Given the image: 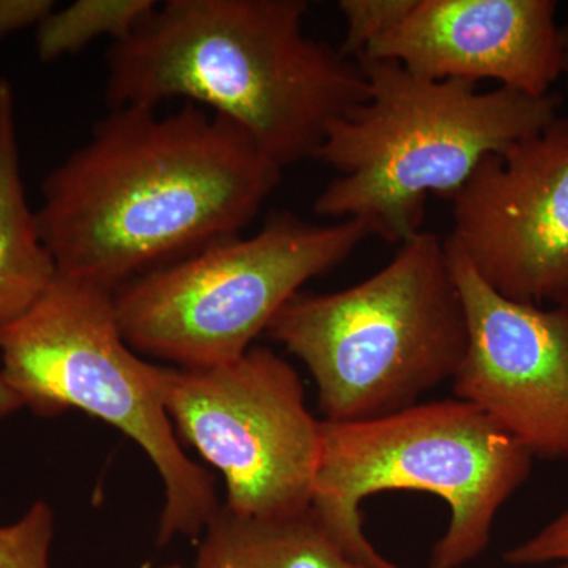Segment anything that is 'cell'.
I'll return each instance as SVG.
<instances>
[{
	"label": "cell",
	"mask_w": 568,
	"mask_h": 568,
	"mask_svg": "<svg viewBox=\"0 0 568 568\" xmlns=\"http://www.w3.org/2000/svg\"><path fill=\"white\" fill-rule=\"evenodd\" d=\"M444 244L469 328L455 398L484 410L534 458L568 459V306L504 297Z\"/></svg>",
	"instance_id": "cell-10"
},
{
	"label": "cell",
	"mask_w": 568,
	"mask_h": 568,
	"mask_svg": "<svg viewBox=\"0 0 568 568\" xmlns=\"http://www.w3.org/2000/svg\"><path fill=\"white\" fill-rule=\"evenodd\" d=\"M21 407H24V405H22L20 395L10 386L9 381L3 376L2 368H0V420L17 413Z\"/></svg>",
	"instance_id": "cell-19"
},
{
	"label": "cell",
	"mask_w": 568,
	"mask_h": 568,
	"mask_svg": "<svg viewBox=\"0 0 568 568\" xmlns=\"http://www.w3.org/2000/svg\"><path fill=\"white\" fill-rule=\"evenodd\" d=\"M305 0H168L108 52L111 110L186 99L242 130L278 166L317 159L368 99L358 63L304 32Z\"/></svg>",
	"instance_id": "cell-2"
},
{
	"label": "cell",
	"mask_w": 568,
	"mask_h": 568,
	"mask_svg": "<svg viewBox=\"0 0 568 568\" xmlns=\"http://www.w3.org/2000/svg\"><path fill=\"white\" fill-rule=\"evenodd\" d=\"M0 357L3 376L37 416L84 410L145 452L164 488L159 545L204 532L222 507L215 484L182 450L164 405L168 366L148 364L125 342L112 291L55 275L0 331Z\"/></svg>",
	"instance_id": "cell-6"
},
{
	"label": "cell",
	"mask_w": 568,
	"mask_h": 568,
	"mask_svg": "<svg viewBox=\"0 0 568 568\" xmlns=\"http://www.w3.org/2000/svg\"><path fill=\"white\" fill-rule=\"evenodd\" d=\"M446 242L511 301L568 306V118L489 155L454 197Z\"/></svg>",
	"instance_id": "cell-9"
},
{
	"label": "cell",
	"mask_w": 568,
	"mask_h": 568,
	"mask_svg": "<svg viewBox=\"0 0 568 568\" xmlns=\"http://www.w3.org/2000/svg\"><path fill=\"white\" fill-rule=\"evenodd\" d=\"M164 405L175 435L222 473L224 507L283 517L312 506L323 420L293 365L267 347L209 368L168 366Z\"/></svg>",
	"instance_id": "cell-8"
},
{
	"label": "cell",
	"mask_w": 568,
	"mask_h": 568,
	"mask_svg": "<svg viewBox=\"0 0 568 568\" xmlns=\"http://www.w3.org/2000/svg\"><path fill=\"white\" fill-rule=\"evenodd\" d=\"M532 462L503 426L459 398L418 403L373 420H323L310 508L357 562L405 568L366 537L362 500L384 491L435 495L447 504L450 521L428 568H463L488 548L497 514L528 480Z\"/></svg>",
	"instance_id": "cell-5"
},
{
	"label": "cell",
	"mask_w": 568,
	"mask_h": 568,
	"mask_svg": "<svg viewBox=\"0 0 568 568\" xmlns=\"http://www.w3.org/2000/svg\"><path fill=\"white\" fill-rule=\"evenodd\" d=\"M153 0H78L52 11L39 24L37 52L43 62L81 51L100 37L114 43L126 39L138 22L155 9Z\"/></svg>",
	"instance_id": "cell-14"
},
{
	"label": "cell",
	"mask_w": 568,
	"mask_h": 568,
	"mask_svg": "<svg viewBox=\"0 0 568 568\" xmlns=\"http://www.w3.org/2000/svg\"><path fill=\"white\" fill-rule=\"evenodd\" d=\"M55 275L22 182L13 88L0 80V331L31 310Z\"/></svg>",
	"instance_id": "cell-12"
},
{
	"label": "cell",
	"mask_w": 568,
	"mask_h": 568,
	"mask_svg": "<svg viewBox=\"0 0 568 568\" xmlns=\"http://www.w3.org/2000/svg\"><path fill=\"white\" fill-rule=\"evenodd\" d=\"M54 514L43 500L18 521L0 526V568H51Z\"/></svg>",
	"instance_id": "cell-15"
},
{
	"label": "cell",
	"mask_w": 568,
	"mask_h": 568,
	"mask_svg": "<svg viewBox=\"0 0 568 568\" xmlns=\"http://www.w3.org/2000/svg\"><path fill=\"white\" fill-rule=\"evenodd\" d=\"M368 235L353 219L313 224L274 213L252 237L223 239L115 290L123 338L181 368L230 364L305 283L345 263Z\"/></svg>",
	"instance_id": "cell-7"
},
{
	"label": "cell",
	"mask_w": 568,
	"mask_h": 568,
	"mask_svg": "<svg viewBox=\"0 0 568 568\" xmlns=\"http://www.w3.org/2000/svg\"><path fill=\"white\" fill-rule=\"evenodd\" d=\"M233 121L186 103L112 110L43 182L36 212L58 274L106 287L234 237L282 182Z\"/></svg>",
	"instance_id": "cell-1"
},
{
	"label": "cell",
	"mask_w": 568,
	"mask_h": 568,
	"mask_svg": "<svg viewBox=\"0 0 568 568\" xmlns=\"http://www.w3.org/2000/svg\"><path fill=\"white\" fill-rule=\"evenodd\" d=\"M267 334L304 362L325 420L392 416L457 375L469 328L446 244L418 233L364 282L295 294Z\"/></svg>",
	"instance_id": "cell-4"
},
{
	"label": "cell",
	"mask_w": 568,
	"mask_h": 568,
	"mask_svg": "<svg viewBox=\"0 0 568 568\" xmlns=\"http://www.w3.org/2000/svg\"><path fill=\"white\" fill-rule=\"evenodd\" d=\"M556 11L552 0H417L361 58L395 61L429 80H493L544 97L564 73Z\"/></svg>",
	"instance_id": "cell-11"
},
{
	"label": "cell",
	"mask_w": 568,
	"mask_h": 568,
	"mask_svg": "<svg viewBox=\"0 0 568 568\" xmlns=\"http://www.w3.org/2000/svg\"><path fill=\"white\" fill-rule=\"evenodd\" d=\"M194 568H369L351 558L313 515L246 517L227 507L209 523Z\"/></svg>",
	"instance_id": "cell-13"
},
{
	"label": "cell",
	"mask_w": 568,
	"mask_h": 568,
	"mask_svg": "<svg viewBox=\"0 0 568 568\" xmlns=\"http://www.w3.org/2000/svg\"><path fill=\"white\" fill-rule=\"evenodd\" d=\"M568 559V507L536 536L504 552L510 566L540 567Z\"/></svg>",
	"instance_id": "cell-17"
},
{
	"label": "cell",
	"mask_w": 568,
	"mask_h": 568,
	"mask_svg": "<svg viewBox=\"0 0 568 568\" xmlns=\"http://www.w3.org/2000/svg\"><path fill=\"white\" fill-rule=\"evenodd\" d=\"M52 11L51 0H0V39L18 29L40 24Z\"/></svg>",
	"instance_id": "cell-18"
},
{
	"label": "cell",
	"mask_w": 568,
	"mask_h": 568,
	"mask_svg": "<svg viewBox=\"0 0 568 568\" xmlns=\"http://www.w3.org/2000/svg\"><path fill=\"white\" fill-rule=\"evenodd\" d=\"M560 33H562L564 71L568 73V26L560 29Z\"/></svg>",
	"instance_id": "cell-20"
},
{
	"label": "cell",
	"mask_w": 568,
	"mask_h": 568,
	"mask_svg": "<svg viewBox=\"0 0 568 568\" xmlns=\"http://www.w3.org/2000/svg\"><path fill=\"white\" fill-rule=\"evenodd\" d=\"M538 568H568V559L558 560V562L547 564V566H540Z\"/></svg>",
	"instance_id": "cell-21"
},
{
	"label": "cell",
	"mask_w": 568,
	"mask_h": 568,
	"mask_svg": "<svg viewBox=\"0 0 568 568\" xmlns=\"http://www.w3.org/2000/svg\"><path fill=\"white\" fill-rule=\"evenodd\" d=\"M159 568H183L182 566H179V564H171V566H164Z\"/></svg>",
	"instance_id": "cell-22"
},
{
	"label": "cell",
	"mask_w": 568,
	"mask_h": 568,
	"mask_svg": "<svg viewBox=\"0 0 568 568\" xmlns=\"http://www.w3.org/2000/svg\"><path fill=\"white\" fill-rule=\"evenodd\" d=\"M368 99L328 130L317 159L338 174L315 201L320 216L357 220L405 244L420 233L429 194L454 197L478 164L558 118L555 93L420 77L395 61L358 58Z\"/></svg>",
	"instance_id": "cell-3"
},
{
	"label": "cell",
	"mask_w": 568,
	"mask_h": 568,
	"mask_svg": "<svg viewBox=\"0 0 568 568\" xmlns=\"http://www.w3.org/2000/svg\"><path fill=\"white\" fill-rule=\"evenodd\" d=\"M416 3L417 0H342L338 9L346 20V36L339 52L351 61L361 58L405 20Z\"/></svg>",
	"instance_id": "cell-16"
}]
</instances>
